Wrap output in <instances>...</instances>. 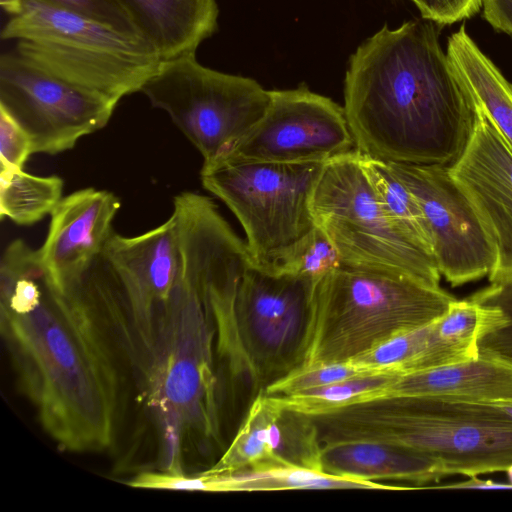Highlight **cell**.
Wrapping results in <instances>:
<instances>
[{
    "label": "cell",
    "mask_w": 512,
    "mask_h": 512,
    "mask_svg": "<svg viewBox=\"0 0 512 512\" xmlns=\"http://www.w3.org/2000/svg\"><path fill=\"white\" fill-rule=\"evenodd\" d=\"M32 154L27 132L0 108V169H23Z\"/></svg>",
    "instance_id": "obj_32"
},
{
    "label": "cell",
    "mask_w": 512,
    "mask_h": 512,
    "mask_svg": "<svg viewBox=\"0 0 512 512\" xmlns=\"http://www.w3.org/2000/svg\"><path fill=\"white\" fill-rule=\"evenodd\" d=\"M35 1L91 19L121 32L139 36L131 18L116 0Z\"/></svg>",
    "instance_id": "obj_31"
},
{
    "label": "cell",
    "mask_w": 512,
    "mask_h": 512,
    "mask_svg": "<svg viewBox=\"0 0 512 512\" xmlns=\"http://www.w3.org/2000/svg\"><path fill=\"white\" fill-rule=\"evenodd\" d=\"M163 61L195 55L218 29L216 0H116Z\"/></svg>",
    "instance_id": "obj_18"
},
{
    "label": "cell",
    "mask_w": 512,
    "mask_h": 512,
    "mask_svg": "<svg viewBox=\"0 0 512 512\" xmlns=\"http://www.w3.org/2000/svg\"><path fill=\"white\" fill-rule=\"evenodd\" d=\"M141 93L168 114L204 162L227 153L270 102V90L255 79L203 66L196 54L163 61Z\"/></svg>",
    "instance_id": "obj_9"
},
{
    "label": "cell",
    "mask_w": 512,
    "mask_h": 512,
    "mask_svg": "<svg viewBox=\"0 0 512 512\" xmlns=\"http://www.w3.org/2000/svg\"><path fill=\"white\" fill-rule=\"evenodd\" d=\"M317 281L250 265L238 284L234 322L251 382L265 388L302 363Z\"/></svg>",
    "instance_id": "obj_10"
},
{
    "label": "cell",
    "mask_w": 512,
    "mask_h": 512,
    "mask_svg": "<svg viewBox=\"0 0 512 512\" xmlns=\"http://www.w3.org/2000/svg\"><path fill=\"white\" fill-rule=\"evenodd\" d=\"M103 251L121 271L133 324L141 336L150 338L158 312L168 301L180 269L174 216L171 214L158 227L133 237L113 231Z\"/></svg>",
    "instance_id": "obj_16"
},
{
    "label": "cell",
    "mask_w": 512,
    "mask_h": 512,
    "mask_svg": "<svg viewBox=\"0 0 512 512\" xmlns=\"http://www.w3.org/2000/svg\"><path fill=\"white\" fill-rule=\"evenodd\" d=\"M390 397H436L475 403L512 400V361L480 351L477 358L397 374L362 402Z\"/></svg>",
    "instance_id": "obj_17"
},
{
    "label": "cell",
    "mask_w": 512,
    "mask_h": 512,
    "mask_svg": "<svg viewBox=\"0 0 512 512\" xmlns=\"http://www.w3.org/2000/svg\"><path fill=\"white\" fill-rule=\"evenodd\" d=\"M421 18L438 26L450 25L471 18L482 8V0H410Z\"/></svg>",
    "instance_id": "obj_33"
},
{
    "label": "cell",
    "mask_w": 512,
    "mask_h": 512,
    "mask_svg": "<svg viewBox=\"0 0 512 512\" xmlns=\"http://www.w3.org/2000/svg\"><path fill=\"white\" fill-rule=\"evenodd\" d=\"M322 471L372 482L402 481L422 487L449 476L435 460L417 451L373 442L322 446Z\"/></svg>",
    "instance_id": "obj_19"
},
{
    "label": "cell",
    "mask_w": 512,
    "mask_h": 512,
    "mask_svg": "<svg viewBox=\"0 0 512 512\" xmlns=\"http://www.w3.org/2000/svg\"><path fill=\"white\" fill-rule=\"evenodd\" d=\"M0 3L3 10H5L11 16L19 13L22 6V0H0Z\"/></svg>",
    "instance_id": "obj_34"
},
{
    "label": "cell",
    "mask_w": 512,
    "mask_h": 512,
    "mask_svg": "<svg viewBox=\"0 0 512 512\" xmlns=\"http://www.w3.org/2000/svg\"><path fill=\"white\" fill-rule=\"evenodd\" d=\"M57 175L36 176L23 169H0V217L28 226L51 214L63 198Z\"/></svg>",
    "instance_id": "obj_23"
},
{
    "label": "cell",
    "mask_w": 512,
    "mask_h": 512,
    "mask_svg": "<svg viewBox=\"0 0 512 512\" xmlns=\"http://www.w3.org/2000/svg\"><path fill=\"white\" fill-rule=\"evenodd\" d=\"M1 39L15 40V52L36 68L117 101L141 92L162 63L139 36L35 0H22Z\"/></svg>",
    "instance_id": "obj_6"
},
{
    "label": "cell",
    "mask_w": 512,
    "mask_h": 512,
    "mask_svg": "<svg viewBox=\"0 0 512 512\" xmlns=\"http://www.w3.org/2000/svg\"><path fill=\"white\" fill-rule=\"evenodd\" d=\"M342 264L340 255L318 226L284 270L318 281Z\"/></svg>",
    "instance_id": "obj_30"
},
{
    "label": "cell",
    "mask_w": 512,
    "mask_h": 512,
    "mask_svg": "<svg viewBox=\"0 0 512 512\" xmlns=\"http://www.w3.org/2000/svg\"><path fill=\"white\" fill-rule=\"evenodd\" d=\"M470 298L480 304L494 306L499 312V322L480 339V351L512 361V280L490 283Z\"/></svg>",
    "instance_id": "obj_29"
},
{
    "label": "cell",
    "mask_w": 512,
    "mask_h": 512,
    "mask_svg": "<svg viewBox=\"0 0 512 512\" xmlns=\"http://www.w3.org/2000/svg\"><path fill=\"white\" fill-rule=\"evenodd\" d=\"M120 207L115 194L90 187L63 197L53 210L39 252L52 285L60 293L76 284L101 254Z\"/></svg>",
    "instance_id": "obj_15"
},
{
    "label": "cell",
    "mask_w": 512,
    "mask_h": 512,
    "mask_svg": "<svg viewBox=\"0 0 512 512\" xmlns=\"http://www.w3.org/2000/svg\"><path fill=\"white\" fill-rule=\"evenodd\" d=\"M311 416L322 445L399 446L435 460L449 476L473 478L512 465V418L493 403L390 397Z\"/></svg>",
    "instance_id": "obj_4"
},
{
    "label": "cell",
    "mask_w": 512,
    "mask_h": 512,
    "mask_svg": "<svg viewBox=\"0 0 512 512\" xmlns=\"http://www.w3.org/2000/svg\"><path fill=\"white\" fill-rule=\"evenodd\" d=\"M0 302L3 338L45 431L65 451L108 448L119 378L91 295L80 283L60 293L24 256L1 267Z\"/></svg>",
    "instance_id": "obj_1"
},
{
    "label": "cell",
    "mask_w": 512,
    "mask_h": 512,
    "mask_svg": "<svg viewBox=\"0 0 512 512\" xmlns=\"http://www.w3.org/2000/svg\"><path fill=\"white\" fill-rule=\"evenodd\" d=\"M433 322L392 337L351 361L379 373L399 374L425 350Z\"/></svg>",
    "instance_id": "obj_28"
},
{
    "label": "cell",
    "mask_w": 512,
    "mask_h": 512,
    "mask_svg": "<svg viewBox=\"0 0 512 512\" xmlns=\"http://www.w3.org/2000/svg\"><path fill=\"white\" fill-rule=\"evenodd\" d=\"M268 445L267 467L292 466L322 471V443L311 415L280 404L269 425Z\"/></svg>",
    "instance_id": "obj_24"
},
{
    "label": "cell",
    "mask_w": 512,
    "mask_h": 512,
    "mask_svg": "<svg viewBox=\"0 0 512 512\" xmlns=\"http://www.w3.org/2000/svg\"><path fill=\"white\" fill-rule=\"evenodd\" d=\"M455 300L441 287L342 263L315 284L300 366L351 361L437 320Z\"/></svg>",
    "instance_id": "obj_5"
},
{
    "label": "cell",
    "mask_w": 512,
    "mask_h": 512,
    "mask_svg": "<svg viewBox=\"0 0 512 512\" xmlns=\"http://www.w3.org/2000/svg\"><path fill=\"white\" fill-rule=\"evenodd\" d=\"M397 374L378 373L354 377L288 396H275L288 409L308 415L363 401L371 393L389 384Z\"/></svg>",
    "instance_id": "obj_26"
},
{
    "label": "cell",
    "mask_w": 512,
    "mask_h": 512,
    "mask_svg": "<svg viewBox=\"0 0 512 512\" xmlns=\"http://www.w3.org/2000/svg\"><path fill=\"white\" fill-rule=\"evenodd\" d=\"M324 165L217 158L203 162L200 179L240 222L252 265L280 272L317 227L311 200Z\"/></svg>",
    "instance_id": "obj_7"
},
{
    "label": "cell",
    "mask_w": 512,
    "mask_h": 512,
    "mask_svg": "<svg viewBox=\"0 0 512 512\" xmlns=\"http://www.w3.org/2000/svg\"><path fill=\"white\" fill-rule=\"evenodd\" d=\"M480 104V103H479ZM478 211L497 252L490 283L512 280V149L480 105L474 132L449 166Z\"/></svg>",
    "instance_id": "obj_14"
},
{
    "label": "cell",
    "mask_w": 512,
    "mask_h": 512,
    "mask_svg": "<svg viewBox=\"0 0 512 512\" xmlns=\"http://www.w3.org/2000/svg\"><path fill=\"white\" fill-rule=\"evenodd\" d=\"M225 276L214 256L184 251L174 288L156 319L160 337L147 371V397L162 424L170 473H182L179 452L186 432L219 442L210 324Z\"/></svg>",
    "instance_id": "obj_3"
},
{
    "label": "cell",
    "mask_w": 512,
    "mask_h": 512,
    "mask_svg": "<svg viewBox=\"0 0 512 512\" xmlns=\"http://www.w3.org/2000/svg\"><path fill=\"white\" fill-rule=\"evenodd\" d=\"M361 160L383 211L405 234L433 256L429 228L416 197L386 162L362 155Z\"/></svg>",
    "instance_id": "obj_25"
},
{
    "label": "cell",
    "mask_w": 512,
    "mask_h": 512,
    "mask_svg": "<svg viewBox=\"0 0 512 512\" xmlns=\"http://www.w3.org/2000/svg\"><path fill=\"white\" fill-rule=\"evenodd\" d=\"M311 208L317 226L332 241L343 264L440 287L442 276L434 257L383 211L356 150L325 163Z\"/></svg>",
    "instance_id": "obj_8"
},
{
    "label": "cell",
    "mask_w": 512,
    "mask_h": 512,
    "mask_svg": "<svg viewBox=\"0 0 512 512\" xmlns=\"http://www.w3.org/2000/svg\"><path fill=\"white\" fill-rule=\"evenodd\" d=\"M279 409L276 397L260 389L229 447L214 465L201 474H231L267 467L270 459L269 425Z\"/></svg>",
    "instance_id": "obj_22"
},
{
    "label": "cell",
    "mask_w": 512,
    "mask_h": 512,
    "mask_svg": "<svg viewBox=\"0 0 512 512\" xmlns=\"http://www.w3.org/2000/svg\"><path fill=\"white\" fill-rule=\"evenodd\" d=\"M446 52L512 149V84L471 38L465 25L450 35Z\"/></svg>",
    "instance_id": "obj_21"
},
{
    "label": "cell",
    "mask_w": 512,
    "mask_h": 512,
    "mask_svg": "<svg viewBox=\"0 0 512 512\" xmlns=\"http://www.w3.org/2000/svg\"><path fill=\"white\" fill-rule=\"evenodd\" d=\"M185 490L208 492L278 491L297 489H401L357 478L336 476L312 469L272 466L231 474L185 476Z\"/></svg>",
    "instance_id": "obj_20"
},
{
    "label": "cell",
    "mask_w": 512,
    "mask_h": 512,
    "mask_svg": "<svg viewBox=\"0 0 512 512\" xmlns=\"http://www.w3.org/2000/svg\"><path fill=\"white\" fill-rule=\"evenodd\" d=\"M353 150L355 142L344 108L302 84L293 89L270 90V102L263 117L218 158L326 163Z\"/></svg>",
    "instance_id": "obj_12"
},
{
    "label": "cell",
    "mask_w": 512,
    "mask_h": 512,
    "mask_svg": "<svg viewBox=\"0 0 512 512\" xmlns=\"http://www.w3.org/2000/svg\"><path fill=\"white\" fill-rule=\"evenodd\" d=\"M386 163L421 206L441 276L453 287L489 276L494 242L449 166Z\"/></svg>",
    "instance_id": "obj_13"
},
{
    "label": "cell",
    "mask_w": 512,
    "mask_h": 512,
    "mask_svg": "<svg viewBox=\"0 0 512 512\" xmlns=\"http://www.w3.org/2000/svg\"><path fill=\"white\" fill-rule=\"evenodd\" d=\"M378 373L354 361L303 365L272 381L263 389L268 395L288 396L354 377Z\"/></svg>",
    "instance_id": "obj_27"
},
{
    "label": "cell",
    "mask_w": 512,
    "mask_h": 512,
    "mask_svg": "<svg viewBox=\"0 0 512 512\" xmlns=\"http://www.w3.org/2000/svg\"><path fill=\"white\" fill-rule=\"evenodd\" d=\"M118 102L54 77L16 52L0 57V108L27 132L34 153L72 149L107 125Z\"/></svg>",
    "instance_id": "obj_11"
},
{
    "label": "cell",
    "mask_w": 512,
    "mask_h": 512,
    "mask_svg": "<svg viewBox=\"0 0 512 512\" xmlns=\"http://www.w3.org/2000/svg\"><path fill=\"white\" fill-rule=\"evenodd\" d=\"M343 95L355 150L385 162L452 165L480 111L438 25L423 18L365 39L348 60Z\"/></svg>",
    "instance_id": "obj_2"
}]
</instances>
